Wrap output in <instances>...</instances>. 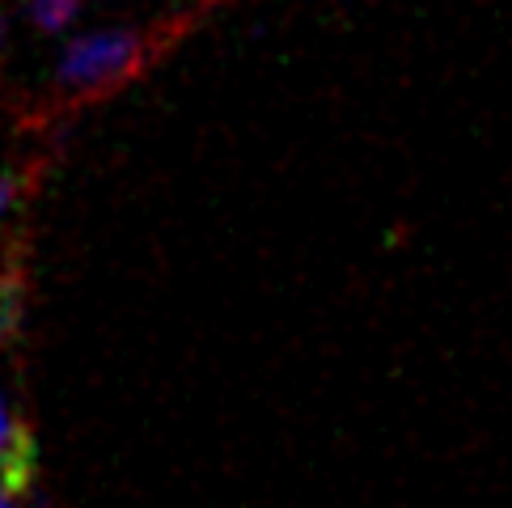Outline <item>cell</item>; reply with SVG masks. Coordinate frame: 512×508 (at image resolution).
Listing matches in <instances>:
<instances>
[{
    "label": "cell",
    "mask_w": 512,
    "mask_h": 508,
    "mask_svg": "<svg viewBox=\"0 0 512 508\" xmlns=\"http://www.w3.org/2000/svg\"><path fill=\"white\" fill-rule=\"evenodd\" d=\"M136 64H140V34L132 30L85 34V39H72L60 56V85L72 89V94H94V89L123 81Z\"/></svg>",
    "instance_id": "obj_1"
},
{
    "label": "cell",
    "mask_w": 512,
    "mask_h": 508,
    "mask_svg": "<svg viewBox=\"0 0 512 508\" xmlns=\"http://www.w3.org/2000/svg\"><path fill=\"white\" fill-rule=\"evenodd\" d=\"M30 475H34V445L26 437L22 420L9 411L5 394H0V492L5 496L26 492Z\"/></svg>",
    "instance_id": "obj_2"
},
{
    "label": "cell",
    "mask_w": 512,
    "mask_h": 508,
    "mask_svg": "<svg viewBox=\"0 0 512 508\" xmlns=\"http://www.w3.org/2000/svg\"><path fill=\"white\" fill-rule=\"evenodd\" d=\"M77 9H81V0H30V22L47 34H56L77 17Z\"/></svg>",
    "instance_id": "obj_3"
},
{
    "label": "cell",
    "mask_w": 512,
    "mask_h": 508,
    "mask_svg": "<svg viewBox=\"0 0 512 508\" xmlns=\"http://www.w3.org/2000/svg\"><path fill=\"white\" fill-rule=\"evenodd\" d=\"M17 195H22V183H17L13 174H0V221H5V216L13 212Z\"/></svg>",
    "instance_id": "obj_4"
},
{
    "label": "cell",
    "mask_w": 512,
    "mask_h": 508,
    "mask_svg": "<svg viewBox=\"0 0 512 508\" xmlns=\"http://www.w3.org/2000/svg\"><path fill=\"white\" fill-rule=\"evenodd\" d=\"M0 508H13V504H9V496H5V492H0Z\"/></svg>",
    "instance_id": "obj_5"
}]
</instances>
